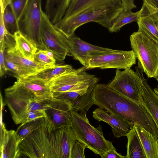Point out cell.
Here are the masks:
<instances>
[{"instance_id": "cell-1", "label": "cell", "mask_w": 158, "mask_h": 158, "mask_svg": "<svg viewBox=\"0 0 158 158\" xmlns=\"http://www.w3.org/2000/svg\"><path fill=\"white\" fill-rule=\"evenodd\" d=\"M44 117L43 125L19 143L20 157L70 158L73 145L77 140L71 128L55 130Z\"/></svg>"}, {"instance_id": "cell-2", "label": "cell", "mask_w": 158, "mask_h": 158, "mask_svg": "<svg viewBox=\"0 0 158 158\" xmlns=\"http://www.w3.org/2000/svg\"><path fill=\"white\" fill-rule=\"evenodd\" d=\"M94 105L108 112L137 124L158 137V129L144 105L127 98L108 85L97 83L92 93Z\"/></svg>"}, {"instance_id": "cell-3", "label": "cell", "mask_w": 158, "mask_h": 158, "mask_svg": "<svg viewBox=\"0 0 158 158\" xmlns=\"http://www.w3.org/2000/svg\"><path fill=\"white\" fill-rule=\"evenodd\" d=\"M123 11L121 0H113L102 6L85 11L68 19H61L55 25L69 37L75 34L77 28L89 22H96L108 29L117 15Z\"/></svg>"}, {"instance_id": "cell-4", "label": "cell", "mask_w": 158, "mask_h": 158, "mask_svg": "<svg viewBox=\"0 0 158 158\" xmlns=\"http://www.w3.org/2000/svg\"><path fill=\"white\" fill-rule=\"evenodd\" d=\"M5 104L10 111L15 123L18 125L26 121L29 112L44 110L47 103L39 102L35 95L17 80L6 89Z\"/></svg>"}, {"instance_id": "cell-5", "label": "cell", "mask_w": 158, "mask_h": 158, "mask_svg": "<svg viewBox=\"0 0 158 158\" xmlns=\"http://www.w3.org/2000/svg\"><path fill=\"white\" fill-rule=\"evenodd\" d=\"M86 114L72 111L71 128L77 140L102 158L107 152L115 148L111 142L105 139L100 125L95 127L90 124Z\"/></svg>"}, {"instance_id": "cell-6", "label": "cell", "mask_w": 158, "mask_h": 158, "mask_svg": "<svg viewBox=\"0 0 158 158\" xmlns=\"http://www.w3.org/2000/svg\"><path fill=\"white\" fill-rule=\"evenodd\" d=\"M130 40L138 66L148 78H155L158 69V42L138 31L132 33Z\"/></svg>"}, {"instance_id": "cell-7", "label": "cell", "mask_w": 158, "mask_h": 158, "mask_svg": "<svg viewBox=\"0 0 158 158\" xmlns=\"http://www.w3.org/2000/svg\"><path fill=\"white\" fill-rule=\"evenodd\" d=\"M42 0H28L18 21L19 31L37 48L46 49L40 34Z\"/></svg>"}, {"instance_id": "cell-8", "label": "cell", "mask_w": 158, "mask_h": 158, "mask_svg": "<svg viewBox=\"0 0 158 158\" xmlns=\"http://www.w3.org/2000/svg\"><path fill=\"white\" fill-rule=\"evenodd\" d=\"M136 56L132 50L110 49L105 52H94L88 57L86 70L94 69H125L135 64Z\"/></svg>"}, {"instance_id": "cell-9", "label": "cell", "mask_w": 158, "mask_h": 158, "mask_svg": "<svg viewBox=\"0 0 158 158\" xmlns=\"http://www.w3.org/2000/svg\"><path fill=\"white\" fill-rule=\"evenodd\" d=\"M40 34L47 50L52 52L55 58L63 61L69 53V38L50 20L42 10Z\"/></svg>"}, {"instance_id": "cell-10", "label": "cell", "mask_w": 158, "mask_h": 158, "mask_svg": "<svg viewBox=\"0 0 158 158\" xmlns=\"http://www.w3.org/2000/svg\"><path fill=\"white\" fill-rule=\"evenodd\" d=\"M83 66L64 73L51 79L49 84L52 92H62L88 88L96 84L99 78L86 72Z\"/></svg>"}, {"instance_id": "cell-11", "label": "cell", "mask_w": 158, "mask_h": 158, "mask_svg": "<svg viewBox=\"0 0 158 158\" xmlns=\"http://www.w3.org/2000/svg\"><path fill=\"white\" fill-rule=\"evenodd\" d=\"M108 85L121 95L143 104L142 80L138 73L131 68L122 71L116 69L114 78Z\"/></svg>"}, {"instance_id": "cell-12", "label": "cell", "mask_w": 158, "mask_h": 158, "mask_svg": "<svg viewBox=\"0 0 158 158\" xmlns=\"http://www.w3.org/2000/svg\"><path fill=\"white\" fill-rule=\"evenodd\" d=\"M45 116L55 130L72 126L71 106L63 100L53 98L47 104Z\"/></svg>"}, {"instance_id": "cell-13", "label": "cell", "mask_w": 158, "mask_h": 158, "mask_svg": "<svg viewBox=\"0 0 158 158\" xmlns=\"http://www.w3.org/2000/svg\"><path fill=\"white\" fill-rule=\"evenodd\" d=\"M96 85L79 90L52 92L53 98L68 102L71 105L72 111L80 113H87L89 108L94 105L92 93Z\"/></svg>"}, {"instance_id": "cell-14", "label": "cell", "mask_w": 158, "mask_h": 158, "mask_svg": "<svg viewBox=\"0 0 158 158\" xmlns=\"http://www.w3.org/2000/svg\"><path fill=\"white\" fill-rule=\"evenodd\" d=\"M69 55L78 61L85 68L88 65L89 55L94 52H105L110 49L94 45L81 39L75 34L68 37Z\"/></svg>"}, {"instance_id": "cell-15", "label": "cell", "mask_w": 158, "mask_h": 158, "mask_svg": "<svg viewBox=\"0 0 158 158\" xmlns=\"http://www.w3.org/2000/svg\"><path fill=\"white\" fill-rule=\"evenodd\" d=\"M93 117L96 120L109 124L114 136L117 138L126 136L134 124L116 115L110 113L100 107L93 112Z\"/></svg>"}, {"instance_id": "cell-16", "label": "cell", "mask_w": 158, "mask_h": 158, "mask_svg": "<svg viewBox=\"0 0 158 158\" xmlns=\"http://www.w3.org/2000/svg\"><path fill=\"white\" fill-rule=\"evenodd\" d=\"M23 86L31 91L40 102L48 103L53 98L48 82L37 78L33 75L26 77H15Z\"/></svg>"}, {"instance_id": "cell-17", "label": "cell", "mask_w": 158, "mask_h": 158, "mask_svg": "<svg viewBox=\"0 0 158 158\" xmlns=\"http://www.w3.org/2000/svg\"><path fill=\"white\" fill-rule=\"evenodd\" d=\"M0 132V158H20L19 144L21 141L16 131L8 130L5 128Z\"/></svg>"}, {"instance_id": "cell-18", "label": "cell", "mask_w": 158, "mask_h": 158, "mask_svg": "<svg viewBox=\"0 0 158 158\" xmlns=\"http://www.w3.org/2000/svg\"><path fill=\"white\" fill-rule=\"evenodd\" d=\"M135 70L142 82L143 105L151 116L158 129V95L149 85L148 79L144 78L142 69L137 66Z\"/></svg>"}, {"instance_id": "cell-19", "label": "cell", "mask_w": 158, "mask_h": 158, "mask_svg": "<svg viewBox=\"0 0 158 158\" xmlns=\"http://www.w3.org/2000/svg\"><path fill=\"white\" fill-rule=\"evenodd\" d=\"M113 0H71L62 19H67L87 10L100 7Z\"/></svg>"}, {"instance_id": "cell-20", "label": "cell", "mask_w": 158, "mask_h": 158, "mask_svg": "<svg viewBox=\"0 0 158 158\" xmlns=\"http://www.w3.org/2000/svg\"><path fill=\"white\" fill-rule=\"evenodd\" d=\"M146 158H158V137L137 124H134Z\"/></svg>"}, {"instance_id": "cell-21", "label": "cell", "mask_w": 158, "mask_h": 158, "mask_svg": "<svg viewBox=\"0 0 158 158\" xmlns=\"http://www.w3.org/2000/svg\"><path fill=\"white\" fill-rule=\"evenodd\" d=\"M5 57L14 63L37 73L44 69L52 67L45 65L34 60L24 57L15 48L7 49Z\"/></svg>"}, {"instance_id": "cell-22", "label": "cell", "mask_w": 158, "mask_h": 158, "mask_svg": "<svg viewBox=\"0 0 158 158\" xmlns=\"http://www.w3.org/2000/svg\"><path fill=\"white\" fill-rule=\"evenodd\" d=\"M126 136L127 139L126 158H146L134 124Z\"/></svg>"}, {"instance_id": "cell-23", "label": "cell", "mask_w": 158, "mask_h": 158, "mask_svg": "<svg viewBox=\"0 0 158 158\" xmlns=\"http://www.w3.org/2000/svg\"><path fill=\"white\" fill-rule=\"evenodd\" d=\"M15 48L24 57L34 60V56L38 50L37 48L19 31L14 35Z\"/></svg>"}, {"instance_id": "cell-24", "label": "cell", "mask_w": 158, "mask_h": 158, "mask_svg": "<svg viewBox=\"0 0 158 158\" xmlns=\"http://www.w3.org/2000/svg\"><path fill=\"white\" fill-rule=\"evenodd\" d=\"M138 31L141 32L158 42L157 20L148 15H142L137 21Z\"/></svg>"}, {"instance_id": "cell-25", "label": "cell", "mask_w": 158, "mask_h": 158, "mask_svg": "<svg viewBox=\"0 0 158 158\" xmlns=\"http://www.w3.org/2000/svg\"><path fill=\"white\" fill-rule=\"evenodd\" d=\"M142 10L135 12L131 11H122L114 20L110 27L108 28L110 32H117L124 25L137 21L141 16Z\"/></svg>"}, {"instance_id": "cell-26", "label": "cell", "mask_w": 158, "mask_h": 158, "mask_svg": "<svg viewBox=\"0 0 158 158\" xmlns=\"http://www.w3.org/2000/svg\"><path fill=\"white\" fill-rule=\"evenodd\" d=\"M69 64L56 65L54 66L44 69L33 76L45 81L49 82L51 79L73 69Z\"/></svg>"}, {"instance_id": "cell-27", "label": "cell", "mask_w": 158, "mask_h": 158, "mask_svg": "<svg viewBox=\"0 0 158 158\" xmlns=\"http://www.w3.org/2000/svg\"><path fill=\"white\" fill-rule=\"evenodd\" d=\"M45 121L44 117L21 124L16 131L21 141L31 132L42 126Z\"/></svg>"}, {"instance_id": "cell-28", "label": "cell", "mask_w": 158, "mask_h": 158, "mask_svg": "<svg viewBox=\"0 0 158 158\" xmlns=\"http://www.w3.org/2000/svg\"><path fill=\"white\" fill-rule=\"evenodd\" d=\"M3 19L5 27L9 33L14 35L15 32L19 31L18 21L10 4L4 10Z\"/></svg>"}, {"instance_id": "cell-29", "label": "cell", "mask_w": 158, "mask_h": 158, "mask_svg": "<svg viewBox=\"0 0 158 158\" xmlns=\"http://www.w3.org/2000/svg\"><path fill=\"white\" fill-rule=\"evenodd\" d=\"M5 62L8 70L14 73L15 77H28L37 73L16 64L6 57L5 58Z\"/></svg>"}, {"instance_id": "cell-30", "label": "cell", "mask_w": 158, "mask_h": 158, "mask_svg": "<svg viewBox=\"0 0 158 158\" xmlns=\"http://www.w3.org/2000/svg\"><path fill=\"white\" fill-rule=\"evenodd\" d=\"M34 60L50 67H53L56 65V59L49 57L44 52V50H38L37 52L34 56Z\"/></svg>"}, {"instance_id": "cell-31", "label": "cell", "mask_w": 158, "mask_h": 158, "mask_svg": "<svg viewBox=\"0 0 158 158\" xmlns=\"http://www.w3.org/2000/svg\"><path fill=\"white\" fill-rule=\"evenodd\" d=\"M87 146L85 144L76 141L72 147L70 158H85L84 152Z\"/></svg>"}, {"instance_id": "cell-32", "label": "cell", "mask_w": 158, "mask_h": 158, "mask_svg": "<svg viewBox=\"0 0 158 158\" xmlns=\"http://www.w3.org/2000/svg\"><path fill=\"white\" fill-rule=\"evenodd\" d=\"M28 1V0H11L10 4L18 21Z\"/></svg>"}, {"instance_id": "cell-33", "label": "cell", "mask_w": 158, "mask_h": 158, "mask_svg": "<svg viewBox=\"0 0 158 158\" xmlns=\"http://www.w3.org/2000/svg\"><path fill=\"white\" fill-rule=\"evenodd\" d=\"M141 10V15H148L154 19L158 20V9L143 3Z\"/></svg>"}, {"instance_id": "cell-34", "label": "cell", "mask_w": 158, "mask_h": 158, "mask_svg": "<svg viewBox=\"0 0 158 158\" xmlns=\"http://www.w3.org/2000/svg\"><path fill=\"white\" fill-rule=\"evenodd\" d=\"M6 48L4 45L0 46V76L1 77L4 74L5 72L8 70L5 62L4 52Z\"/></svg>"}, {"instance_id": "cell-35", "label": "cell", "mask_w": 158, "mask_h": 158, "mask_svg": "<svg viewBox=\"0 0 158 158\" xmlns=\"http://www.w3.org/2000/svg\"><path fill=\"white\" fill-rule=\"evenodd\" d=\"M122 4L123 11H128L136 7L134 0H120Z\"/></svg>"}, {"instance_id": "cell-36", "label": "cell", "mask_w": 158, "mask_h": 158, "mask_svg": "<svg viewBox=\"0 0 158 158\" xmlns=\"http://www.w3.org/2000/svg\"><path fill=\"white\" fill-rule=\"evenodd\" d=\"M102 158H126V156L118 153L116 152L115 148H113L107 152Z\"/></svg>"}, {"instance_id": "cell-37", "label": "cell", "mask_w": 158, "mask_h": 158, "mask_svg": "<svg viewBox=\"0 0 158 158\" xmlns=\"http://www.w3.org/2000/svg\"><path fill=\"white\" fill-rule=\"evenodd\" d=\"M145 3L153 7L158 9V0H143Z\"/></svg>"}, {"instance_id": "cell-38", "label": "cell", "mask_w": 158, "mask_h": 158, "mask_svg": "<svg viewBox=\"0 0 158 158\" xmlns=\"http://www.w3.org/2000/svg\"><path fill=\"white\" fill-rule=\"evenodd\" d=\"M0 11L4 12L7 6L10 4L11 0H0Z\"/></svg>"}, {"instance_id": "cell-39", "label": "cell", "mask_w": 158, "mask_h": 158, "mask_svg": "<svg viewBox=\"0 0 158 158\" xmlns=\"http://www.w3.org/2000/svg\"><path fill=\"white\" fill-rule=\"evenodd\" d=\"M157 81L158 83V69L157 71L156 75L155 76V78ZM153 90L155 91V92L158 95V85L157 86L153 89Z\"/></svg>"}, {"instance_id": "cell-40", "label": "cell", "mask_w": 158, "mask_h": 158, "mask_svg": "<svg viewBox=\"0 0 158 158\" xmlns=\"http://www.w3.org/2000/svg\"><path fill=\"white\" fill-rule=\"evenodd\" d=\"M45 53L50 57L52 58H55L53 53L50 51L48 50H44Z\"/></svg>"}, {"instance_id": "cell-41", "label": "cell", "mask_w": 158, "mask_h": 158, "mask_svg": "<svg viewBox=\"0 0 158 158\" xmlns=\"http://www.w3.org/2000/svg\"><path fill=\"white\" fill-rule=\"evenodd\" d=\"M157 20V23H158V20Z\"/></svg>"}]
</instances>
